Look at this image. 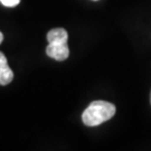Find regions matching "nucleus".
Listing matches in <instances>:
<instances>
[{"instance_id": "1", "label": "nucleus", "mask_w": 151, "mask_h": 151, "mask_svg": "<svg viewBox=\"0 0 151 151\" xmlns=\"http://www.w3.org/2000/svg\"><path fill=\"white\" fill-rule=\"evenodd\" d=\"M115 105L106 101H93L82 114L83 123L87 127H96L113 118Z\"/></svg>"}, {"instance_id": "2", "label": "nucleus", "mask_w": 151, "mask_h": 151, "mask_svg": "<svg viewBox=\"0 0 151 151\" xmlns=\"http://www.w3.org/2000/svg\"><path fill=\"white\" fill-rule=\"evenodd\" d=\"M46 54L56 60H65L70 55V48L66 44H48L46 47Z\"/></svg>"}, {"instance_id": "3", "label": "nucleus", "mask_w": 151, "mask_h": 151, "mask_svg": "<svg viewBox=\"0 0 151 151\" xmlns=\"http://www.w3.org/2000/svg\"><path fill=\"white\" fill-rule=\"evenodd\" d=\"M14 80V72L8 65L6 56L0 52V85H7Z\"/></svg>"}, {"instance_id": "4", "label": "nucleus", "mask_w": 151, "mask_h": 151, "mask_svg": "<svg viewBox=\"0 0 151 151\" xmlns=\"http://www.w3.org/2000/svg\"><path fill=\"white\" fill-rule=\"evenodd\" d=\"M67 39L68 35L64 28H54L47 34L48 44H66Z\"/></svg>"}, {"instance_id": "5", "label": "nucleus", "mask_w": 151, "mask_h": 151, "mask_svg": "<svg viewBox=\"0 0 151 151\" xmlns=\"http://www.w3.org/2000/svg\"><path fill=\"white\" fill-rule=\"evenodd\" d=\"M0 2L6 7H16L20 0H0Z\"/></svg>"}, {"instance_id": "6", "label": "nucleus", "mask_w": 151, "mask_h": 151, "mask_svg": "<svg viewBox=\"0 0 151 151\" xmlns=\"http://www.w3.org/2000/svg\"><path fill=\"white\" fill-rule=\"evenodd\" d=\"M2 40H4V35H2V32H0V44L2 43Z\"/></svg>"}, {"instance_id": "7", "label": "nucleus", "mask_w": 151, "mask_h": 151, "mask_svg": "<svg viewBox=\"0 0 151 151\" xmlns=\"http://www.w3.org/2000/svg\"><path fill=\"white\" fill-rule=\"evenodd\" d=\"M150 101H151V95H150Z\"/></svg>"}, {"instance_id": "8", "label": "nucleus", "mask_w": 151, "mask_h": 151, "mask_svg": "<svg viewBox=\"0 0 151 151\" xmlns=\"http://www.w3.org/2000/svg\"><path fill=\"white\" fill-rule=\"evenodd\" d=\"M94 1H97V0H94Z\"/></svg>"}]
</instances>
